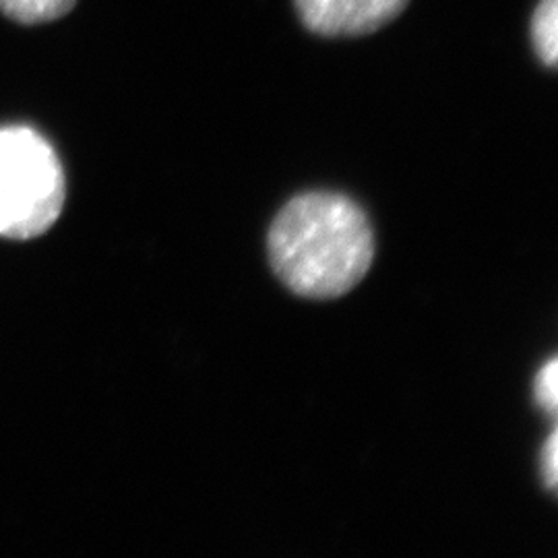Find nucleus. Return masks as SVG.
Masks as SVG:
<instances>
[{
  "instance_id": "0eeeda50",
  "label": "nucleus",
  "mask_w": 558,
  "mask_h": 558,
  "mask_svg": "<svg viewBox=\"0 0 558 558\" xmlns=\"http://www.w3.org/2000/svg\"><path fill=\"white\" fill-rule=\"evenodd\" d=\"M542 470H544V480L548 484V488H557L558 482V437L557 433L550 435V439L546 442L544 451H542Z\"/></svg>"
},
{
  "instance_id": "f03ea898",
  "label": "nucleus",
  "mask_w": 558,
  "mask_h": 558,
  "mask_svg": "<svg viewBox=\"0 0 558 558\" xmlns=\"http://www.w3.org/2000/svg\"><path fill=\"white\" fill-rule=\"evenodd\" d=\"M62 205L64 174L52 145L29 126L0 129V236H40Z\"/></svg>"
},
{
  "instance_id": "7ed1b4c3",
  "label": "nucleus",
  "mask_w": 558,
  "mask_h": 558,
  "mask_svg": "<svg viewBox=\"0 0 558 558\" xmlns=\"http://www.w3.org/2000/svg\"><path fill=\"white\" fill-rule=\"evenodd\" d=\"M308 32L323 38H359L399 17L410 0H294Z\"/></svg>"
},
{
  "instance_id": "39448f33",
  "label": "nucleus",
  "mask_w": 558,
  "mask_h": 558,
  "mask_svg": "<svg viewBox=\"0 0 558 558\" xmlns=\"http://www.w3.org/2000/svg\"><path fill=\"white\" fill-rule=\"evenodd\" d=\"M532 41L539 60L548 66H557L558 0H539L532 17Z\"/></svg>"
},
{
  "instance_id": "20e7f679",
  "label": "nucleus",
  "mask_w": 558,
  "mask_h": 558,
  "mask_svg": "<svg viewBox=\"0 0 558 558\" xmlns=\"http://www.w3.org/2000/svg\"><path fill=\"white\" fill-rule=\"evenodd\" d=\"M77 0H0V13L23 25L60 20L73 11Z\"/></svg>"
},
{
  "instance_id": "423d86ee",
  "label": "nucleus",
  "mask_w": 558,
  "mask_h": 558,
  "mask_svg": "<svg viewBox=\"0 0 558 558\" xmlns=\"http://www.w3.org/2000/svg\"><path fill=\"white\" fill-rule=\"evenodd\" d=\"M536 399H538L542 410L555 414L558 405V362L557 359L550 360L542 371H539L538 379H536Z\"/></svg>"
},
{
  "instance_id": "f257e3e1",
  "label": "nucleus",
  "mask_w": 558,
  "mask_h": 558,
  "mask_svg": "<svg viewBox=\"0 0 558 558\" xmlns=\"http://www.w3.org/2000/svg\"><path fill=\"white\" fill-rule=\"evenodd\" d=\"M269 260L279 281L313 300L354 290L375 259V234L359 205L336 193L290 201L271 223Z\"/></svg>"
}]
</instances>
